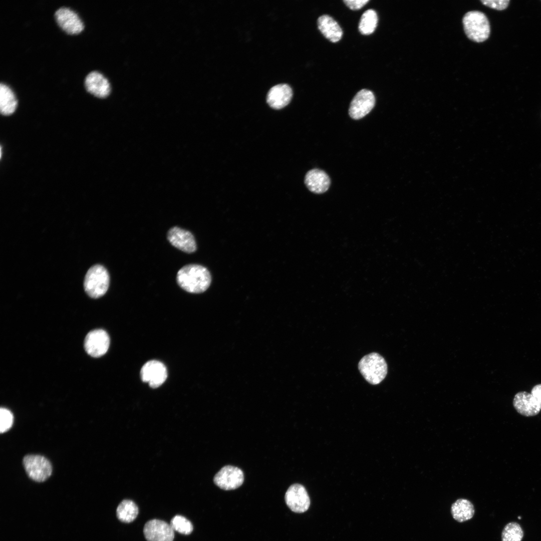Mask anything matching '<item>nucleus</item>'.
<instances>
[{"instance_id":"a878e982","label":"nucleus","mask_w":541,"mask_h":541,"mask_svg":"<svg viewBox=\"0 0 541 541\" xmlns=\"http://www.w3.org/2000/svg\"><path fill=\"white\" fill-rule=\"evenodd\" d=\"M480 2L484 5L491 9L502 11L506 9L509 6V0H481Z\"/></svg>"},{"instance_id":"ddd939ff","label":"nucleus","mask_w":541,"mask_h":541,"mask_svg":"<svg viewBox=\"0 0 541 541\" xmlns=\"http://www.w3.org/2000/svg\"><path fill=\"white\" fill-rule=\"evenodd\" d=\"M169 242L175 247L186 253L196 250V243L193 234L189 231L178 226L171 228L167 235Z\"/></svg>"},{"instance_id":"9d476101","label":"nucleus","mask_w":541,"mask_h":541,"mask_svg":"<svg viewBox=\"0 0 541 541\" xmlns=\"http://www.w3.org/2000/svg\"><path fill=\"white\" fill-rule=\"evenodd\" d=\"M142 380L148 383L150 387L158 388L166 380L167 372L165 365L158 361L151 360L146 362L140 371Z\"/></svg>"},{"instance_id":"f03ea898","label":"nucleus","mask_w":541,"mask_h":541,"mask_svg":"<svg viewBox=\"0 0 541 541\" xmlns=\"http://www.w3.org/2000/svg\"><path fill=\"white\" fill-rule=\"evenodd\" d=\"M462 23L465 33L470 40L481 43L489 38L490 33L489 22L482 12H468L463 17Z\"/></svg>"},{"instance_id":"1a4fd4ad","label":"nucleus","mask_w":541,"mask_h":541,"mask_svg":"<svg viewBox=\"0 0 541 541\" xmlns=\"http://www.w3.org/2000/svg\"><path fill=\"white\" fill-rule=\"evenodd\" d=\"M285 499L288 506L295 512H304L310 505L308 492L304 486L300 484L290 486L286 492Z\"/></svg>"},{"instance_id":"a211bd4d","label":"nucleus","mask_w":541,"mask_h":541,"mask_svg":"<svg viewBox=\"0 0 541 541\" xmlns=\"http://www.w3.org/2000/svg\"><path fill=\"white\" fill-rule=\"evenodd\" d=\"M318 27L322 34L328 40L336 43L341 40L343 31L338 23L328 15L320 16L317 21Z\"/></svg>"},{"instance_id":"4be33fe9","label":"nucleus","mask_w":541,"mask_h":541,"mask_svg":"<svg viewBox=\"0 0 541 541\" xmlns=\"http://www.w3.org/2000/svg\"><path fill=\"white\" fill-rule=\"evenodd\" d=\"M378 23V16L376 12L369 9L366 11L362 15L359 24V30L361 34L368 35L375 31Z\"/></svg>"},{"instance_id":"393cba45","label":"nucleus","mask_w":541,"mask_h":541,"mask_svg":"<svg viewBox=\"0 0 541 541\" xmlns=\"http://www.w3.org/2000/svg\"><path fill=\"white\" fill-rule=\"evenodd\" d=\"M14 417L12 413L9 409L1 408L0 409V432L4 433L8 431L12 426Z\"/></svg>"},{"instance_id":"cd10ccee","label":"nucleus","mask_w":541,"mask_h":541,"mask_svg":"<svg viewBox=\"0 0 541 541\" xmlns=\"http://www.w3.org/2000/svg\"><path fill=\"white\" fill-rule=\"evenodd\" d=\"M530 393L537 400L541 409V384H538L533 386L531 390Z\"/></svg>"},{"instance_id":"7ed1b4c3","label":"nucleus","mask_w":541,"mask_h":541,"mask_svg":"<svg viewBox=\"0 0 541 541\" xmlns=\"http://www.w3.org/2000/svg\"><path fill=\"white\" fill-rule=\"evenodd\" d=\"M358 368L365 380L372 385L379 384L387 373V365L385 359L375 352L364 356L359 362Z\"/></svg>"},{"instance_id":"423d86ee","label":"nucleus","mask_w":541,"mask_h":541,"mask_svg":"<svg viewBox=\"0 0 541 541\" xmlns=\"http://www.w3.org/2000/svg\"><path fill=\"white\" fill-rule=\"evenodd\" d=\"M375 98L373 92L367 89L359 91L352 100L349 114L355 120L362 118L373 108Z\"/></svg>"},{"instance_id":"f3484780","label":"nucleus","mask_w":541,"mask_h":541,"mask_svg":"<svg viewBox=\"0 0 541 541\" xmlns=\"http://www.w3.org/2000/svg\"><path fill=\"white\" fill-rule=\"evenodd\" d=\"M305 183L310 191L320 194L328 190L331 181L325 172L319 169H313L306 174Z\"/></svg>"},{"instance_id":"6ab92c4d","label":"nucleus","mask_w":541,"mask_h":541,"mask_svg":"<svg viewBox=\"0 0 541 541\" xmlns=\"http://www.w3.org/2000/svg\"><path fill=\"white\" fill-rule=\"evenodd\" d=\"M474 511L472 503L466 499H457L452 504L451 507V513L453 518L460 522L472 518Z\"/></svg>"},{"instance_id":"0eeeda50","label":"nucleus","mask_w":541,"mask_h":541,"mask_svg":"<svg viewBox=\"0 0 541 541\" xmlns=\"http://www.w3.org/2000/svg\"><path fill=\"white\" fill-rule=\"evenodd\" d=\"M213 481L217 486L222 489L232 490L241 485L244 481V475L240 468L226 465L215 475Z\"/></svg>"},{"instance_id":"9b49d317","label":"nucleus","mask_w":541,"mask_h":541,"mask_svg":"<svg viewBox=\"0 0 541 541\" xmlns=\"http://www.w3.org/2000/svg\"><path fill=\"white\" fill-rule=\"evenodd\" d=\"M143 532L147 541H173L174 537V530L170 524L156 519L145 523Z\"/></svg>"},{"instance_id":"4468645a","label":"nucleus","mask_w":541,"mask_h":541,"mask_svg":"<svg viewBox=\"0 0 541 541\" xmlns=\"http://www.w3.org/2000/svg\"><path fill=\"white\" fill-rule=\"evenodd\" d=\"M513 405L518 413L526 417L535 416L541 410L536 399L530 393L525 391L519 392L515 395Z\"/></svg>"},{"instance_id":"39448f33","label":"nucleus","mask_w":541,"mask_h":541,"mask_svg":"<svg viewBox=\"0 0 541 541\" xmlns=\"http://www.w3.org/2000/svg\"><path fill=\"white\" fill-rule=\"evenodd\" d=\"M23 465L29 477L37 482L45 481L52 474L51 462L40 455H26L23 458Z\"/></svg>"},{"instance_id":"bb28decb","label":"nucleus","mask_w":541,"mask_h":541,"mask_svg":"<svg viewBox=\"0 0 541 541\" xmlns=\"http://www.w3.org/2000/svg\"><path fill=\"white\" fill-rule=\"evenodd\" d=\"M344 2L350 9L357 10L362 8L367 3L368 0H345Z\"/></svg>"},{"instance_id":"20e7f679","label":"nucleus","mask_w":541,"mask_h":541,"mask_svg":"<svg viewBox=\"0 0 541 541\" xmlns=\"http://www.w3.org/2000/svg\"><path fill=\"white\" fill-rule=\"evenodd\" d=\"M110 282L109 274L103 265L96 264L87 271L84 282L85 292L90 297L97 299L107 292Z\"/></svg>"},{"instance_id":"412c9836","label":"nucleus","mask_w":541,"mask_h":541,"mask_svg":"<svg viewBox=\"0 0 541 541\" xmlns=\"http://www.w3.org/2000/svg\"><path fill=\"white\" fill-rule=\"evenodd\" d=\"M117 516L121 521L129 523L133 521L138 514V508L132 500H124L118 506Z\"/></svg>"},{"instance_id":"dca6fc26","label":"nucleus","mask_w":541,"mask_h":541,"mask_svg":"<svg viewBox=\"0 0 541 541\" xmlns=\"http://www.w3.org/2000/svg\"><path fill=\"white\" fill-rule=\"evenodd\" d=\"M293 96L291 87L286 84H278L273 87L268 91L266 102L275 109H280L290 102Z\"/></svg>"},{"instance_id":"f8f14e48","label":"nucleus","mask_w":541,"mask_h":541,"mask_svg":"<svg viewBox=\"0 0 541 541\" xmlns=\"http://www.w3.org/2000/svg\"><path fill=\"white\" fill-rule=\"evenodd\" d=\"M54 15L59 26L68 34H78L84 28L83 23L78 14L69 8H59Z\"/></svg>"},{"instance_id":"aec40b11","label":"nucleus","mask_w":541,"mask_h":541,"mask_svg":"<svg viewBox=\"0 0 541 541\" xmlns=\"http://www.w3.org/2000/svg\"><path fill=\"white\" fill-rule=\"evenodd\" d=\"M17 101L12 89L5 84H0V111L4 115H9L15 111Z\"/></svg>"},{"instance_id":"5701e85b","label":"nucleus","mask_w":541,"mask_h":541,"mask_svg":"<svg viewBox=\"0 0 541 541\" xmlns=\"http://www.w3.org/2000/svg\"><path fill=\"white\" fill-rule=\"evenodd\" d=\"M523 536V530L520 525L514 522L507 523L504 527L502 534V541H521Z\"/></svg>"},{"instance_id":"6e6552de","label":"nucleus","mask_w":541,"mask_h":541,"mask_svg":"<svg viewBox=\"0 0 541 541\" xmlns=\"http://www.w3.org/2000/svg\"><path fill=\"white\" fill-rule=\"evenodd\" d=\"M109 345V335L102 329L90 332L86 335L84 341V347L86 352L93 357H99L104 355L107 352Z\"/></svg>"},{"instance_id":"2eb2a0df","label":"nucleus","mask_w":541,"mask_h":541,"mask_svg":"<svg viewBox=\"0 0 541 541\" xmlns=\"http://www.w3.org/2000/svg\"><path fill=\"white\" fill-rule=\"evenodd\" d=\"M84 83L87 91L95 96L104 98L110 92L111 87L108 79L98 71L90 72L85 77Z\"/></svg>"},{"instance_id":"f257e3e1","label":"nucleus","mask_w":541,"mask_h":541,"mask_svg":"<svg viewBox=\"0 0 541 541\" xmlns=\"http://www.w3.org/2000/svg\"><path fill=\"white\" fill-rule=\"evenodd\" d=\"M176 282L180 288L188 293H201L210 286L211 276L205 267L197 264H189L178 271Z\"/></svg>"},{"instance_id":"b1692460","label":"nucleus","mask_w":541,"mask_h":541,"mask_svg":"<svg viewBox=\"0 0 541 541\" xmlns=\"http://www.w3.org/2000/svg\"><path fill=\"white\" fill-rule=\"evenodd\" d=\"M170 524L174 531L181 534L187 535L193 530L191 522L185 517L180 515H175L171 519Z\"/></svg>"}]
</instances>
